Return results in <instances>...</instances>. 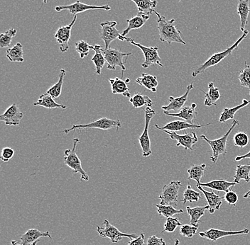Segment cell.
I'll use <instances>...</instances> for the list:
<instances>
[{
	"label": "cell",
	"mask_w": 250,
	"mask_h": 245,
	"mask_svg": "<svg viewBox=\"0 0 250 245\" xmlns=\"http://www.w3.org/2000/svg\"><path fill=\"white\" fill-rule=\"evenodd\" d=\"M158 17V32L159 40L162 42L171 44L172 43H181L186 45L185 40L183 39L182 33L175 26V19L167 20L164 16L161 15L154 11Z\"/></svg>",
	"instance_id": "6da1fadb"
},
{
	"label": "cell",
	"mask_w": 250,
	"mask_h": 245,
	"mask_svg": "<svg viewBox=\"0 0 250 245\" xmlns=\"http://www.w3.org/2000/svg\"><path fill=\"white\" fill-rule=\"evenodd\" d=\"M248 34H249V31L245 30L244 31L242 37H240L232 46L227 48L226 51H223V52L217 53V54L212 55L203 65L198 67L194 72H193V73H192V77H197L198 75L204 73V72L206 71V70L208 69L209 68L218 65L220 62L223 61L224 59H226L227 57L230 56L232 53L234 51H235V50H237L239 45L242 43V40L248 37Z\"/></svg>",
	"instance_id": "7a4b0ae2"
},
{
	"label": "cell",
	"mask_w": 250,
	"mask_h": 245,
	"mask_svg": "<svg viewBox=\"0 0 250 245\" xmlns=\"http://www.w3.org/2000/svg\"><path fill=\"white\" fill-rule=\"evenodd\" d=\"M239 121L234 120L232 122V126L229 128L228 132L225 134L221 138L216 139V140H209L206 135H201V138H203L205 141L208 143L212 149V154L210 156V160L214 163H216L218 161L219 156L220 154L226 156L227 154V143H228V139L229 135H230L231 132L233 131L236 126L239 124Z\"/></svg>",
	"instance_id": "3957f363"
},
{
	"label": "cell",
	"mask_w": 250,
	"mask_h": 245,
	"mask_svg": "<svg viewBox=\"0 0 250 245\" xmlns=\"http://www.w3.org/2000/svg\"><path fill=\"white\" fill-rule=\"evenodd\" d=\"M79 143V139L78 138L73 139V148L71 150H65L63 157L64 163L73 170L74 174H77V173L81 174V179L87 182L90 179V177L87 175L85 170L83 169L81 160L76 152V148Z\"/></svg>",
	"instance_id": "277c9868"
},
{
	"label": "cell",
	"mask_w": 250,
	"mask_h": 245,
	"mask_svg": "<svg viewBox=\"0 0 250 245\" xmlns=\"http://www.w3.org/2000/svg\"><path fill=\"white\" fill-rule=\"evenodd\" d=\"M120 129L122 127V123L120 120L110 119V118L103 117L93 122L87 123V124L73 125L70 129H65L62 131L65 134H68L70 132L76 130H85L89 129H98L101 130H109L112 128Z\"/></svg>",
	"instance_id": "5b68a950"
},
{
	"label": "cell",
	"mask_w": 250,
	"mask_h": 245,
	"mask_svg": "<svg viewBox=\"0 0 250 245\" xmlns=\"http://www.w3.org/2000/svg\"><path fill=\"white\" fill-rule=\"evenodd\" d=\"M104 227H97V231L100 236L103 238H109L112 243H117L122 240L123 238H128L130 240L138 238L140 234H126L120 232L113 225L111 224L109 221H104Z\"/></svg>",
	"instance_id": "8992f818"
},
{
	"label": "cell",
	"mask_w": 250,
	"mask_h": 245,
	"mask_svg": "<svg viewBox=\"0 0 250 245\" xmlns=\"http://www.w3.org/2000/svg\"><path fill=\"white\" fill-rule=\"evenodd\" d=\"M125 40L129 42L131 44L134 45V46L138 47L141 51H142V53H143L145 60L144 63H142V68L146 69V68H149L152 65H158L159 66L164 67L163 64L161 62L162 59H161L159 53H158V49H159L158 47L145 46L141 44V43L134 41V39L127 38V37H126Z\"/></svg>",
	"instance_id": "52a82bcc"
},
{
	"label": "cell",
	"mask_w": 250,
	"mask_h": 245,
	"mask_svg": "<svg viewBox=\"0 0 250 245\" xmlns=\"http://www.w3.org/2000/svg\"><path fill=\"white\" fill-rule=\"evenodd\" d=\"M145 130L139 138V141H140L141 148H142V155L144 157H147L152 153L151 149V141H150L149 135H148V128H149L151 119L156 115V112L154 109H151V107H146L145 109Z\"/></svg>",
	"instance_id": "ba28073f"
},
{
	"label": "cell",
	"mask_w": 250,
	"mask_h": 245,
	"mask_svg": "<svg viewBox=\"0 0 250 245\" xmlns=\"http://www.w3.org/2000/svg\"><path fill=\"white\" fill-rule=\"evenodd\" d=\"M181 187V182L179 181H173L171 183L164 186L162 193L159 196L160 204L177 207L178 196Z\"/></svg>",
	"instance_id": "9c48e42d"
},
{
	"label": "cell",
	"mask_w": 250,
	"mask_h": 245,
	"mask_svg": "<svg viewBox=\"0 0 250 245\" xmlns=\"http://www.w3.org/2000/svg\"><path fill=\"white\" fill-rule=\"evenodd\" d=\"M117 23L115 21H106L101 24V38L104 41L105 46L104 49H108L111 42L116 39H119L121 41H125L126 37H123L120 31L117 30Z\"/></svg>",
	"instance_id": "30bf717a"
},
{
	"label": "cell",
	"mask_w": 250,
	"mask_h": 245,
	"mask_svg": "<svg viewBox=\"0 0 250 245\" xmlns=\"http://www.w3.org/2000/svg\"><path fill=\"white\" fill-rule=\"evenodd\" d=\"M103 54L107 63V69L115 70L116 67L121 68L123 72L126 70L123 58L126 56H132L131 53H123L115 48H109L108 49H103Z\"/></svg>",
	"instance_id": "8fae6325"
},
{
	"label": "cell",
	"mask_w": 250,
	"mask_h": 245,
	"mask_svg": "<svg viewBox=\"0 0 250 245\" xmlns=\"http://www.w3.org/2000/svg\"><path fill=\"white\" fill-rule=\"evenodd\" d=\"M162 131L168 134L171 140L177 141L176 146H182L183 148H184L185 151H188V150L193 151V146L198 141V136H197L195 132H191L190 133H188L186 132L184 135H179L174 131Z\"/></svg>",
	"instance_id": "7c38bea8"
},
{
	"label": "cell",
	"mask_w": 250,
	"mask_h": 245,
	"mask_svg": "<svg viewBox=\"0 0 250 245\" xmlns=\"http://www.w3.org/2000/svg\"><path fill=\"white\" fill-rule=\"evenodd\" d=\"M76 20H77V16L76 15L74 16L73 21L69 25L61 26L55 34L56 41L60 46L61 52L65 53L69 49L68 43H69L70 37H71V29L72 27L74 26Z\"/></svg>",
	"instance_id": "4fadbf2b"
},
{
	"label": "cell",
	"mask_w": 250,
	"mask_h": 245,
	"mask_svg": "<svg viewBox=\"0 0 250 245\" xmlns=\"http://www.w3.org/2000/svg\"><path fill=\"white\" fill-rule=\"evenodd\" d=\"M95 9H103V10L109 11L111 7L108 5L104 6H91L87 4L81 2L80 1H76L73 4L66 6H58L55 7L56 12H62V10H68L70 14L76 16L77 14L83 13L88 10H95Z\"/></svg>",
	"instance_id": "5bb4252c"
},
{
	"label": "cell",
	"mask_w": 250,
	"mask_h": 245,
	"mask_svg": "<svg viewBox=\"0 0 250 245\" xmlns=\"http://www.w3.org/2000/svg\"><path fill=\"white\" fill-rule=\"evenodd\" d=\"M250 230L248 228L244 229L242 230L237 231H226L218 230V229H210L206 232H200L199 235L201 238H206L212 242H216L219 239L226 238L228 236H234V235H248L249 234Z\"/></svg>",
	"instance_id": "9a60e30c"
},
{
	"label": "cell",
	"mask_w": 250,
	"mask_h": 245,
	"mask_svg": "<svg viewBox=\"0 0 250 245\" xmlns=\"http://www.w3.org/2000/svg\"><path fill=\"white\" fill-rule=\"evenodd\" d=\"M23 117L22 112L17 104H13L8 108L2 115H0V121H4L7 126H19Z\"/></svg>",
	"instance_id": "2e32d148"
},
{
	"label": "cell",
	"mask_w": 250,
	"mask_h": 245,
	"mask_svg": "<svg viewBox=\"0 0 250 245\" xmlns=\"http://www.w3.org/2000/svg\"><path fill=\"white\" fill-rule=\"evenodd\" d=\"M194 88L193 84H189L187 87V92L184 94L183 96H180V97L175 98L173 96H170L168 98L169 100V104L167 106H163L162 109H163L164 112H169L171 111H173L175 112H180L181 109L184 107V104L187 102L188 97L189 93Z\"/></svg>",
	"instance_id": "e0dca14e"
},
{
	"label": "cell",
	"mask_w": 250,
	"mask_h": 245,
	"mask_svg": "<svg viewBox=\"0 0 250 245\" xmlns=\"http://www.w3.org/2000/svg\"><path fill=\"white\" fill-rule=\"evenodd\" d=\"M211 124H212V123L201 125H201L190 124V123H188L187 121H174L167 123L164 127H159L157 124H155V127L160 131L167 130L177 132V131L187 130V129H201V128L205 127V126H210Z\"/></svg>",
	"instance_id": "ac0fdd59"
},
{
	"label": "cell",
	"mask_w": 250,
	"mask_h": 245,
	"mask_svg": "<svg viewBox=\"0 0 250 245\" xmlns=\"http://www.w3.org/2000/svg\"><path fill=\"white\" fill-rule=\"evenodd\" d=\"M43 237L52 239L49 232H41L37 229H30L21 236L20 243L22 245H37L40 239Z\"/></svg>",
	"instance_id": "d6986e66"
},
{
	"label": "cell",
	"mask_w": 250,
	"mask_h": 245,
	"mask_svg": "<svg viewBox=\"0 0 250 245\" xmlns=\"http://www.w3.org/2000/svg\"><path fill=\"white\" fill-rule=\"evenodd\" d=\"M197 104H192L189 107H184L181 109L179 113H171L169 112H164V114L169 115L172 117H177V118L184 119L187 122L193 124V121L198 115V112L195 111Z\"/></svg>",
	"instance_id": "ffe728a7"
},
{
	"label": "cell",
	"mask_w": 250,
	"mask_h": 245,
	"mask_svg": "<svg viewBox=\"0 0 250 245\" xmlns=\"http://www.w3.org/2000/svg\"><path fill=\"white\" fill-rule=\"evenodd\" d=\"M197 188L202 191L208 203V212L210 214H213L216 210H220L222 204H223V198L220 197L218 195L215 194V192L207 191L203 189V187L199 186Z\"/></svg>",
	"instance_id": "44dd1931"
},
{
	"label": "cell",
	"mask_w": 250,
	"mask_h": 245,
	"mask_svg": "<svg viewBox=\"0 0 250 245\" xmlns=\"http://www.w3.org/2000/svg\"><path fill=\"white\" fill-rule=\"evenodd\" d=\"M149 17L150 16L145 15V14L139 13L138 15L134 16L130 19L126 20V22L128 23V26L126 29L123 31V34H122L123 37H126V36L131 31L142 28L146 23V21L149 19Z\"/></svg>",
	"instance_id": "7402d4cb"
},
{
	"label": "cell",
	"mask_w": 250,
	"mask_h": 245,
	"mask_svg": "<svg viewBox=\"0 0 250 245\" xmlns=\"http://www.w3.org/2000/svg\"><path fill=\"white\" fill-rule=\"evenodd\" d=\"M238 1L237 4V14L240 16V29L242 32L245 31L247 25L248 24V17L250 13V7L249 0H237Z\"/></svg>",
	"instance_id": "603a6c76"
},
{
	"label": "cell",
	"mask_w": 250,
	"mask_h": 245,
	"mask_svg": "<svg viewBox=\"0 0 250 245\" xmlns=\"http://www.w3.org/2000/svg\"><path fill=\"white\" fill-rule=\"evenodd\" d=\"M235 182H227L224 179H219V180L211 181L208 183H201L200 186L201 187H207V188H210L215 191L228 192L232 190V187L237 185ZM199 187V186H198Z\"/></svg>",
	"instance_id": "cb8c5ba5"
},
{
	"label": "cell",
	"mask_w": 250,
	"mask_h": 245,
	"mask_svg": "<svg viewBox=\"0 0 250 245\" xmlns=\"http://www.w3.org/2000/svg\"><path fill=\"white\" fill-rule=\"evenodd\" d=\"M109 82L111 84L113 94H122L126 97L131 98L130 92L125 81L119 77H115L109 79Z\"/></svg>",
	"instance_id": "d4e9b609"
},
{
	"label": "cell",
	"mask_w": 250,
	"mask_h": 245,
	"mask_svg": "<svg viewBox=\"0 0 250 245\" xmlns=\"http://www.w3.org/2000/svg\"><path fill=\"white\" fill-rule=\"evenodd\" d=\"M208 205L203 207H187V212L190 217V224L191 225V226H195V227H198L199 223L201 222V218L204 215L206 210H208Z\"/></svg>",
	"instance_id": "484cf974"
},
{
	"label": "cell",
	"mask_w": 250,
	"mask_h": 245,
	"mask_svg": "<svg viewBox=\"0 0 250 245\" xmlns=\"http://www.w3.org/2000/svg\"><path fill=\"white\" fill-rule=\"evenodd\" d=\"M34 106H36V107L39 106V107H44L48 109H65L67 108L66 106L62 105V104L56 103L54 101V98H53L48 93L43 94L41 95L37 102L34 103Z\"/></svg>",
	"instance_id": "4316f807"
},
{
	"label": "cell",
	"mask_w": 250,
	"mask_h": 245,
	"mask_svg": "<svg viewBox=\"0 0 250 245\" xmlns=\"http://www.w3.org/2000/svg\"><path fill=\"white\" fill-rule=\"evenodd\" d=\"M208 92H205L201 90L205 94V106L206 107H212L217 106L216 102L221 97L219 89L215 87L213 82H210L208 84Z\"/></svg>",
	"instance_id": "83f0119b"
},
{
	"label": "cell",
	"mask_w": 250,
	"mask_h": 245,
	"mask_svg": "<svg viewBox=\"0 0 250 245\" xmlns=\"http://www.w3.org/2000/svg\"><path fill=\"white\" fill-rule=\"evenodd\" d=\"M135 82L141 86H144L145 88L152 92H156V88L159 85V82L156 76L151 75L146 73H142V76L137 78Z\"/></svg>",
	"instance_id": "f1b7e54d"
},
{
	"label": "cell",
	"mask_w": 250,
	"mask_h": 245,
	"mask_svg": "<svg viewBox=\"0 0 250 245\" xmlns=\"http://www.w3.org/2000/svg\"><path fill=\"white\" fill-rule=\"evenodd\" d=\"M135 3L138 9L139 13L145 14L150 16L154 12V9L157 6L156 0H131Z\"/></svg>",
	"instance_id": "f546056e"
},
{
	"label": "cell",
	"mask_w": 250,
	"mask_h": 245,
	"mask_svg": "<svg viewBox=\"0 0 250 245\" xmlns=\"http://www.w3.org/2000/svg\"><path fill=\"white\" fill-rule=\"evenodd\" d=\"M250 104L249 100L243 99V101L240 105L236 106L234 108H226L223 109V112L220 114V123H226L228 120L234 119V115L242 108L247 107Z\"/></svg>",
	"instance_id": "4dcf8cb0"
},
{
	"label": "cell",
	"mask_w": 250,
	"mask_h": 245,
	"mask_svg": "<svg viewBox=\"0 0 250 245\" xmlns=\"http://www.w3.org/2000/svg\"><path fill=\"white\" fill-rule=\"evenodd\" d=\"M93 50L95 51V55L92 58V61L95 64V73L100 75H101L102 69L105 64V58L103 54V48L101 46L95 45L93 46Z\"/></svg>",
	"instance_id": "1f68e13d"
},
{
	"label": "cell",
	"mask_w": 250,
	"mask_h": 245,
	"mask_svg": "<svg viewBox=\"0 0 250 245\" xmlns=\"http://www.w3.org/2000/svg\"><path fill=\"white\" fill-rule=\"evenodd\" d=\"M23 46L21 43H17L12 48H9L7 51V57L11 62H23Z\"/></svg>",
	"instance_id": "d6a6232c"
},
{
	"label": "cell",
	"mask_w": 250,
	"mask_h": 245,
	"mask_svg": "<svg viewBox=\"0 0 250 245\" xmlns=\"http://www.w3.org/2000/svg\"><path fill=\"white\" fill-rule=\"evenodd\" d=\"M206 170V164L202 165H193L188 170V179H193L197 182V187L201 184V180L204 175Z\"/></svg>",
	"instance_id": "836d02e7"
},
{
	"label": "cell",
	"mask_w": 250,
	"mask_h": 245,
	"mask_svg": "<svg viewBox=\"0 0 250 245\" xmlns=\"http://www.w3.org/2000/svg\"><path fill=\"white\" fill-rule=\"evenodd\" d=\"M241 180L248 183L250 182V165H237L236 167L234 182L239 184Z\"/></svg>",
	"instance_id": "e575fe53"
},
{
	"label": "cell",
	"mask_w": 250,
	"mask_h": 245,
	"mask_svg": "<svg viewBox=\"0 0 250 245\" xmlns=\"http://www.w3.org/2000/svg\"><path fill=\"white\" fill-rule=\"evenodd\" d=\"M129 102L134 108H142L146 106V107H151L153 106L152 100L148 96L142 94L141 93H136L134 96L129 99Z\"/></svg>",
	"instance_id": "d590c367"
},
{
	"label": "cell",
	"mask_w": 250,
	"mask_h": 245,
	"mask_svg": "<svg viewBox=\"0 0 250 245\" xmlns=\"http://www.w3.org/2000/svg\"><path fill=\"white\" fill-rule=\"evenodd\" d=\"M65 74H66V71H65V70H61L60 74H59V79L57 83L55 84L54 86L50 87L48 91L46 92V93L51 95L54 99L59 98V96H61V94H62V84H63V79L64 77H65Z\"/></svg>",
	"instance_id": "8d00e7d4"
},
{
	"label": "cell",
	"mask_w": 250,
	"mask_h": 245,
	"mask_svg": "<svg viewBox=\"0 0 250 245\" xmlns=\"http://www.w3.org/2000/svg\"><path fill=\"white\" fill-rule=\"evenodd\" d=\"M156 207H157V212L159 214L163 215L166 218H171L173 215L184 213V210L182 209L176 210L173 207V206H164L162 205V204H157Z\"/></svg>",
	"instance_id": "74e56055"
},
{
	"label": "cell",
	"mask_w": 250,
	"mask_h": 245,
	"mask_svg": "<svg viewBox=\"0 0 250 245\" xmlns=\"http://www.w3.org/2000/svg\"><path fill=\"white\" fill-rule=\"evenodd\" d=\"M200 199H201V193L194 191L189 182L187 189L184 193V199L181 201V202L184 203V204H185L187 201L190 203L197 202Z\"/></svg>",
	"instance_id": "f35d334b"
},
{
	"label": "cell",
	"mask_w": 250,
	"mask_h": 245,
	"mask_svg": "<svg viewBox=\"0 0 250 245\" xmlns=\"http://www.w3.org/2000/svg\"><path fill=\"white\" fill-rule=\"evenodd\" d=\"M239 80L242 87L249 90L250 95V65H248L247 62H245V68L240 70Z\"/></svg>",
	"instance_id": "ab89813d"
},
{
	"label": "cell",
	"mask_w": 250,
	"mask_h": 245,
	"mask_svg": "<svg viewBox=\"0 0 250 245\" xmlns=\"http://www.w3.org/2000/svg\"><path fill=\"white\" fill-rule=\"evenodd\" d=\"M17 31L15 29H11L4 34L0 35V47L7 48L11 46L12 43V38L17 35Z\"/></svg>",
	"instance_id": "60d3db41"
},
{
	"label": "cell",
	"mask_w": 250,
	"mask_h": 245,
	"mask_svg": "<svg viewBox=\"0 0 250 245\" xmlns=\"http://www.w3.org/2000/svg\"><path fill=\"white\" fill-rule=\"evenodd\" d=\"M93 46L88 44L85 40H79L76 42V50L78 54L80 55L81 59L88 56L90 50H93Z\"/></svg>",
	"instance_id": "b9f144b4"
},
{
	"label": "cell",
	"mask_w": 250,
	"mask_h": 245,
	"mask_svg": "<svg viewBox=\"0 0 250 245\" xmlns=\"http://www.w3.org/2000/svg\"><path fill=\"white\" fill-rule=\"evenodd\" d=\"M233 141L234 146L240 148H243L248 146L250 139L248 134L245 132H237L234 135Z\"/></svg>",
	"instance_id": "7bdbcfd3"
},
{
	"label": "cell",
	"mask_w": 250,
	"mask_h": 245,
	"mask_svg": "<svg viewBox=\"0 0 250 245\" xmlns=\"http://www.w3.org/2000/svg\"><path fill=\"white\" fill-rule=\"evenodd\" d=\"M181 226L182 224L177 218L171 217V218H167L164 225V230L162 232H173L178 227H181Z\"/></svg>",
	"instance_id": "ee69618b"
},
{
	"label": "cell",
	"mask_w": 250,
	"mask_h": 245,
	"mask_svg": "<svg viewBox=\"0 0 250 245\" xmlns=\"http://www.w3.org/2000/svg\"><path fill=\"white\" fill-rule=\"evenodd\" d=\"M198 227L190 226V225H182L180 228V234L184 237L191 238L196 234Z\"/></svg>",
	"instance_id": "f6af8a7d"
},
{
	"label": "cell",
	"mask_w": 250,
	"mask_h": 245,
	"mask_svg": "<svg viewBox=\"0 0 250 245\" xmlns=\"http://www.w3.org/2000/svg\"><path fill=\"white\" fill-rule=\"evenodd\" d=\"M224 200L229 205L235 207L237 201H238V196H237V193L235 191L230 190V191L226 192L224 196Z\"/></svg>",
	"instance_id": "bcb514c9"
},
{
	"label": "cell",
	"mask_w": 250,
	"mask_h": 245,
	"mask_svg": "<svg viewBox=\"0 0 250 245\" xmlns=\"http://www.w3.org/2000/svg\"><path fill=\"white\" fill-rule=\"evenodd\" d=\"M15 155V151L11 148H4L1 151V160L4 162H9Z\"/></svg>",
	"instance_id": "7dc6e473"
},
{
	"label": "cell",
	"mask_w": 250,
	"mask_h": 245,
	"mask_svg": "<svg viewBox=\"0 0 250 245\" xmlns=\"http://www.w3.org/2000/svg\"><path fill=\"white\" fill-rule=\"evenodd\" d=\"M147 245H166L163 238H159L156 235H152L148 239Z\"/></svg>",
	"instance_id": "c3c4849f"
},
{
	"label": "cell",
	"mask_w": 250,
	"mask_h": 245,
	"mask_svg": "<svg viewBox=\"0 0 250 245\" xmlns=\"http://www.w3.org/2000/svg\"><path fill=\"white\" fill-rule=\"evenodd\" d=\"M145 234L141 233L137 238L133 239L127 245H145Z\"/></svg>",
	"instance_id": "681fc988"
},
{
	"label": "cell",
	"mask_w": 250,
	"mask_h": 245,
	"mask_svg": "<svg viewBox=\"0 0 250 245\" xmlns=\"http://www.w3.org/2000/svg\"><path fill=\"white\" fill-rule=\"evenodd\" d=\"M244 159H250V151L249 152H248V153L244 154V155L237 156V157H235V161H240V160H244Z\"/></svg>",
	"instance_id": "f907efd6"
},
{
	"label": "cell",
	"mask_w": 250,
	"mask_h": 245,
	"mask_svg": "<svg viewBox=\"0 0 250 245\" xmlns=\"http://www.w3.org/2000/svg\"><path fill=\"white\" fill-rule=\"evenodd\" d=\"M11 245H22L20 242L15 241V240H13V241L11 242Z\"/></svg>",
	"instance_id": "816d5d0a"
},
{
	"label": "cell",
	"mask_w": 250,
	"mask_h": 245,
	"mask_svg": "<svg viewBox=\"0 0 250 245\" xmlns=\"http://www.w3.org/2000/svg\"><path fill=\"white\" fill-rule=\"evenodd\" d=\"M243 197L245 198V199H248V198H250V190L248 192V193H246L244 195Z\"/></svg>",
	"instance_id": "f5cc1de1"
},
{
	"label": "cell",
	"mask_w": 250,
	"mask_h": 245,
	"mask_svg": "<svg viewBox=\"0 0 250 245\" xmlns=\"http://www.w3.org/2000/svg\"><path fill=\"white\" fill-rule=\"evenodd\" d=\"M180 241L178 239H176V240H175V244L174 245H179Z\"/></svg>",
	"instance_id": "db71d44e"
},
{
	"label": "cell",
	"mask_w": 250,
	"mask_h": 245,
	"mask_svg": "<svg viewBox=\"0 0 250 245\" xmlns=\"http://www.w3.org/2000/svg\"><path fill=\"white\" fill-rule=\"evenodd\" d=\"M47 0H43V4H46Z\"/></svg>",
	"instance_id": "11a10c76"
},
{
	"label": "cell",
	"mask_w": 250,
	"mask_h": 245,
	"mask_svg": "<svg viewBox=\"0 0 250 245\" xmlns=\"http://www.w3.org/2000/svg\"><path fill=\"white\" fill-rule=\"evenodd\" d=\"M177 1H179V2H180V1H182V0H177Z\"/></svg>",
	"instance_id": "9f6ffc18"
}]
</instances>
